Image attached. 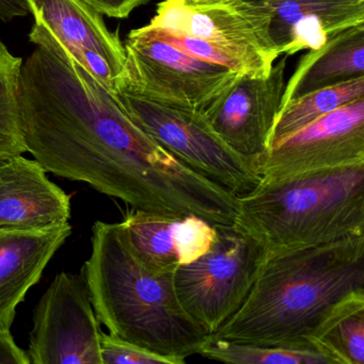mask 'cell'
Instances as JSON below:
<instances>
[{
    "mask_svg": "<svg viewBox=\"0 0 364 364\" xmlns=\"http://www.w3.org/2000/svg\"><path fill=\"white\" fill-rule=\"evenodd\" d=\"M316 341L346 364H364V296L339 308L323 325Z\"/></svg>",
    "mask_w": 364,
    "mask_h": 364,
    "instance_id": "21",
    "label": "cell"
},
{
    "mask_svg": "<svg viewBox=\"0 0 364 364\" xmlns=\"http://www.w3.org/2000/svg\"><path fill=\"white\" fill-rule=\"evenodd\" d=\"M139 29L145 36L155 38V40L162 41V42L175 47L181 53L194 58V59L209 62V63L216 64V65L224 66V68H228V70H232V72L239 75L250 76L249 70H248L245 63L239 58H237L234 53H231L224 47L219 46V45L201 40V38H194V36L171 33V32L166 31L162 28L152 27L150 25L139 28Z\"/></svg>",
    "mask_w": 364,
    "mask_h": 364,
    "instance_id": "22",
    "label": "cell"
},
{
    "mask_svg": "<svg viewBox=\"0 0 364 364\" xmlns=\"http://www.w3.org/2000/svg\"><path fill=\"white\" fill-rule=\"evenodd\" d=\"M363 77L364 23H361L340 32L301 58L286 85L282 107L313 92Z\"/></svg>",
    "mask_w": 364,
    "mask_h": 364,
    "instance_id": "17",
    "label": "cell"
},
{
    "mask_svg": "<svg viewBox=\"0 0 364 364\" xmlns=\"http://www.w3.org/2000/svg\"><path fill=\"white\" fill-rule=\"evenodd\" d=\"M71 233L70 224L43 230L0 231V333L11 331L17 306Z\"/></svg>",
    "mask_w": 364,
    "mask_h": 364,
    "instance_id": "16",
    "label": "cell"
},
{
    "mask_svg": "<svg viewBox=\"0 0 364 364\" xmlns=\"http://www.w3.org/2000/svg\"><path fill=\"white\" fill-rule=\"evenodd\" d=\"M71 196L36 160L0 158V231L43 230L68 224Z\"/></svg>",
    "mask_w": 364,
    "mask_h": 364,
    "instance_id": "13",
    "label": "cell"
},
{
    "mask_svg": "<svg viewBox=\"0 0 364 364\" xmlns=\"http://www.w3.org/2000/svg\"><path fill=\"white\" fill-rule=\"evenodd\" d=\"M104 364H188L185 359L164 356L132 346L102 331L100 335Z\"/></svg>",
    "mask_w": 364,
    "mask_h": 364,
    "instance_id": "23",
    "label": "cell"
},
{
    "mask_svg": "<svg viewBox=\"0 0 364 364\" xmlns=\"http://www.w3.org/2000/svg\"><path fill=\"white\" fill-rule=\"evenodd\" d=\"M363 100L364 77L313 92L288 102L282 107L274 124L269 149L325 115Z\"/></svg>",
    "mask_w": 364,
    "mask_h": 364,
    "instance_id": "19",
    "label": "cell"
},
{
    "mask_svg": "<svg viewBox=\"0 0 364 364\" xmlns=\"http://www.w3.org/2000/svg\"><path fill=\"white\" fill-rule=\"evenodd\" d=\"M266 259L249 235L234 226L217 227L211 250L173 273L182 308L212 337L241 309Z\"/></svg>",
    "mask_w": 364,
    "mask_h": 364,
    "instance_id": "6",
    "label": "cell"
},
{
    "mask_svg": "<svg viewBox=\"0 0 364 364\" xmlns=\"http://www.w3.org/2000/svg\"><path fill=\"white\" fill-rule=\"evenodd\" d=\"M286 68L284 58L264 78L239 75L202 112L213 132L235 153L256 162L259 168L281 110Z\"/></svg>",
    "mask_w": 364,
    "mask_h": 364,
    "instance_id": "12",
    "label": "cell"
},
{
    "mask_svg": "<svg viewBox=\"0 0 364 364\" xmlns=\"http://www.w3.org/2000/svg\"><path fill=\"white\" fill-rule=\"evenodd\" d=\"M100 322L81 276L61 272L36 305L31 364H104Z\"/></svg>",
    "mask_w": 364,
    "mask_h": 364,
    "instance_id": "9",
    "label": "cell"
},
{
    "mask_svg": "<svg viewBox=\"0 0 364 364\" xmlns=\"http://www.w3.org/2000/svg\"><path fill=\"white\" fill-rule=\"evenodd\" d=\"M91 242L81 277L109 335L164 356L199 355L209 336L182 308L173 273L149 269L121 223L96 222Z\"/></svg>",
    "mask_w": 364,
    "mask_h": 364,
    "instance_id": "3",
    "label": "cell"
},
{
    "mask_svg": "<svg viewBox=\"0 0 364 364\" xmlns=\"http://www.w3.org/2000/svg\"><path fill=\"white\" fill-rule=\"evenodd\" d=\"M21 64L0 40V158L27 153L19 104Z\"/></svg>",
    "mask_w": 364,
    "mask_h": 364,
    "instance_id": "20",
    "label": "cell"
},
{
    "mask_svg": "<svg viewBox=\"0 0 364 364\" xmlns=\"http://www.w3.org/2000/svg\"><path fill=\"white\" fill-rule=\"evenodd\" d=\"M34 23L30 42L61 51L115 94L126 53L118 32L83 0H26Z\"/></svg>",
    "mask_w": 364,
    "mask_h": 364,
    "instance_id": "10",
    "label": "cell"
},
{
    "mask_svg": "<svg viewBox=\"0 0 364 364\" xmlns=\"http://www.w3.org/2000/svg\"><path fill=\"white\" fill-rule=\"evenodd\" d=\"M364 166V100L342 107L267 149L261 183Z\"/></svg>",
    "mask_w": 364,
    "mask_h": 364,
    "instance_id": "11",
    "label": "cell"
},
{
    "mask_svg": "<svg viewBox=\"0 0 364 364\" xmlns=\"http://www.w3.org/2000/svg\"><path fill=\"white\" fill-rule=\"evenodd\" d=\"M256 4L269 17V38L279 55L316 50L340 32L364 23V0H269Z\"/></svg>",
    "mask_w": 364,
    "mask_h": 364,
    "instance_id": "14",
    "label": "cell"
},
{
    "mask_svg": "<svg viewBox=\"0 0 364 364\" xmlns=\"http://www.w3.org/2000/svg\"><path fill=\"white\" fill-rule=\"evenodd\" d=\"M0 364H31L28 355L15 343L11 331L0 333Z\"/></svg>",
    "mask_w": 364,
    "mask_h": 364,
    "instance_id": "25",
    "label": "cell"
},
{
    "mask_svg": "<svg viewBox=\"0 0 364 364\" xmlns=\"http://www.w3.org/2000/svg\"><path fill=\"white\" fill-rule=\"evenodd\" d=\"M364 296V235L267 258L241 309L211 338L260 346L316 342L344 304Z\"/></svg>",
    "mask_w": 364,
    "mask_h": 364,
    "instance_id": "2",
    "label": "cell"
},
{
    "mask_svg": "<svg viewBox=\"0 0 364 364\" xmlns=\"http://www.w3.org/2000/svg\"><path fill=\"white\" fill-rule=\"evenodd\" d=\"M234 228L266 258L364 235V166L260 183L236 197Z\"/></svg>",
    "mask_w": 364,
    "mask_h": 364,
    "instance_id": "4",
    "label": "cell"
},
{
    "mask_svg": "<svg viewBox=\"0 0 364 364\" xmlns=\"http://www.w3.org/2000/svg\"><path fill=\"white\" fill-rule=\"evenodd\" d=\"M192 4H207V2L215 1V0H188Z\"/></svg>",
    "mask_w": 364,
    "mask_h": 364,
    "instance_id": "27",
    "label": "cell"
},
{
    "mask_svg": "<svg viewBox=\"0 0 364 364\" xmlns=\"http://www.w3.org/2000/svg\"><path fill=\"white\" fill-rule=\"evenodd\" d=\"M269 23L258 4L243 0H165L149 25L219 45L245 63L250 76L264 78L279 57L269 38Z\"/></svg>",
    "mask_w": 364,
    "mask_h": 364,
    "instance_id": "8",
    "label": "cell"
},
{
    "mask_svg": "<svg viewBox=\"0 0 364 364\" xmlns=\"http://www.w3.org/2000/svg\"><path fill=\"white\" fill-rule=\"evenodd\" d=\"M115 96L137 127L199 176L236 197L262 181L258 164L232 151L202 112L162 106L125 90H115Z\"/></svg>",
    "mask_w": 364,
    "mask_h": 364,
    "instance_id": "5",
    "label": "cell"
},
{
    "mask_svg": "<svg viewBox=\"0 0 364 364\" xmlns=\"http://www.w3.org/2000/svg\"><path fill=\"white\" fill-rule=\"evenodd\" d=\"M246 2H252V4H261V2L269 1V0H243Z\"/></svg>",
    "mask_w": 364,
    "mask_h": 364,
    "instance_id": "28",
    "label": "cell"
},
{
    "mask_svg": "<svg viewBox=\"0 0 364 364\" xmlns=\"http://www.w3.org/2000/svg\"><path fill=\"white\" fill-rule=\"evenodd\" d=\"M121 224L140 260L160 273H175L194 262L217 237V227L194 215L170 218L132 209Z\"/></svg>",
    "mask_w": 364,
    "mask_h": 364,
    "instance_id": "15",
    "label": "cell"
},
{
    "mask_svg": "<svg viewBox=\"0 0 364 364\" xmlns=\"http://www.w3.org/2000/svg\"><path fill=\"white\" fill-rule=\"evenodd\" d=\"M199 355L222 364H346L316 341L303 346H260L209 337Z\"/></svg>",
    "mask_w": 364,
    "mask_h": 364,
    "instance_id": "18",
    "label": "cell"
},
{
    "mask_svg": "<svg viewBox=\"0 0 364 364\" xmlns=\"http://www.w3.org/2000/svg\"><path fill=\"white\" fill-rule=\"evenodd\" d=\"M29 12L26 0H0V19L12 21L14 17L26 16Z\"/></svg>",
    "mask_w": 364,
    "mask_h": 364,
    "instance_id": "26",
    "label": "cell"
},
{
    "mask_svg": "<svg viewBox=\"0 0 364 364\" xmlns=\"http://www.w3.org/2000/svg\"><path fill=\"white\" fill-rule=\"evenodd\" d=\"M19 104L26 151L46 172L139 211L234 224L236 196L167 153L113 92L61 51L38 45L23 62Z\"/></svg>",
    "mask_w": 364,
    "mask_h": 364,
    "instance_id": "1",
    "label": "cell"
},
{
    "mask_svg": "<svg viewBox=\"0 0 364 364\" xmlns=\"http://www.w3.org/2000/svg\"><path fill=\"white\" fill-rule=\"evenodd\" d=\"M124 48L125 64L115 90L171 108L203 112L239 76L224 66L189 57L140 29L128 33Z\"/></svg>",
    "mask_w": 364,
    "mask_h": 364,
    "instance_id": "7",
    "label": "cell"
},
{
    "mask_svg": "<svg viewBox=\"0 0 364 364\" xmlns=\"http://www.w3.org/2000/svg\"><path fill=\"white\" fill-rule=\"evenodd\" d=\"M100 14L113 18H126L130 13L150 0H83Z\"/></svg>",
    "mask_w": 364,
    "mask_h": 364,
    "instance_id": "24",
    "label": "cell"
}]
</instances>
